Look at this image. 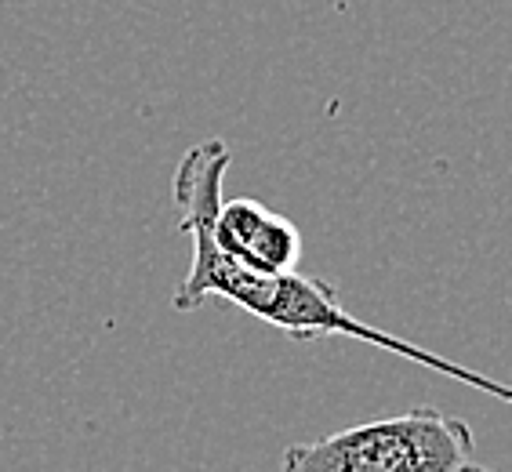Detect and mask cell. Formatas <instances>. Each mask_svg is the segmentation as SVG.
<instances>
[{
  "mask_svg": "<svg viewBox=\"0 0 512 472\" xmlns=\"http://www.w3.org/2000/svg\"><path fill=\"white\" fill-rule=\"evenodd\" d=\"M462 472H491V469H480V465H473V462H469V465H465Z\"/></svg>",
  "mask_w": 512,
  "mask_h": 472,
  "instance_id": "cell-4",
  "label": "cell"
},
{
  "mask_svg": "<svg viewBox=\"0 0 512 472\" xmlns=\"http://www.w3.org/2000/svg\"><path fill=\"white\" fill-rule=\"evenodd\" d=\"M233 164V153L222 138H204L197 146H189L178 160L175 171V204H178V229L189 236L193 244V258H189V273L182 276L175 298V313H197L200 305L211 298H226V302L240 305L244 313L258 316L262 324L284 331V335L298 338V342H313L324 335H342L367 342L375 349H385L393 356H404L414 364L429 367V371L454 378L462 385H473L480 393L494 396L512 404V385L498 382L491 374H480L473 367H462L447 360V356L422 349V345L407 342L400 335H389L382 327L356 320L342 305L338 291L320 276H306L291 269V273H251V269L237 266L233 258L215 244L211 236V218H215L218 200L226 197V171Z\"/></svg>",
  "mask_w": 512,
  "mask_h": 472,
  "instance_id": "cell-1",
  "label": "cell"
},
{
  "mask_svg": "<svg viewBox=\"0 0 512 472\" xmlns=\"http://www.w3.org/2000/svg\"><path fill=\"white\" fill-rule=\"evenodd\" d=\"M473 451L476 436L465 418L414 407L320 440L291 443L280 472H462Z\"/></svg>",
  "mask_w": 512,
  "mask_h": 472,
  "instance_id": "cell-2",
  "label": "cell"
},
{
  "mask_svg": "<svg viewBox=\"0 0 512 472\" xmlns=\"http://www.w3.org/2000/svg\"><path fill=\"white\" fill-rule=\"evenodd\" d=\"M211 236L237 266L251 273H291L302 262V233L287 215L255 197H222Z\"/></svg>",
  "mask_w": 512,
  "mask_h": 472,
  "instance_id": "cell-3",
  "label": "cell"
}]
</instances>
